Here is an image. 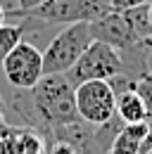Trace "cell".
Instances as JSON below:
<instances>
[{
    "mask_svg": "<svg viewBox=\"0 0 152 154\" xmlns=\"http://www.w3.org/2000/svg\"><path fill=\"white\" fill-rule=\"evenodd\" d=\"M5 123V102H2V97H0V126Z\"/></svg>",
    "mask_w": 152,
    "mask_h": 154,
    "instance_id": "cell-13",
    "label": "cell"
},
{
    "mask_svg": "<svg viewBox=\"0 0 152 154\" xmlns=\"http://www.w3.org/2000/svg\"><path fill=\"white\" fill-rule=\"evenodd\" d=\"M150 133V123L140 121V123H124L119 128V133L114 135V142L109 147V154H138L140 145L145 140V135Z\"/></svg>",
    "mask_w": 152,
    "mask_h": 154,
    "instance_id": "cell-9",
    "label": "cell"
},
{
    "mask_svg": "<svg viewBox=\"0 0 152 154\" xmlns=\"http://www.w3.org/2000/svg\"><path fill=\"white\" fill-rule=\"evenodd\" d=\"M112 0H43L38 7L19 14H31L50 24H74V21H95L109 14Z\"/></svg>",
    "mask_w": 152,
    "mask_h": 154,
    "instance_id": "cell-4",
    "label": "cell"
},
{
    "mask_svg": "<svg viewBox=\"0 0 152 154\" xmlns=\"http://www.w3.org/2000/svg\"><path fill=\"white\" fill-rule=\"evenodd\" d=\"M10 102L21 126L26 123L45 137H50L55 128L81 121L74 102V85L67 74H43L33 88L17 90V95L10 97Z\"/></svg>",
    "mask_w": 152,
    "mask_h": 154,
    "instance_id": "cell-1",
    "label": "cell"
},
{
    "mask_svg": "<svg viewBox=\"0 0 152 154\" xmlns=\"http://www.w3.org/2000/svg\"><path fill=\"white\" fill-rule=\"evenodd\" d=\"M0 154H2V147H0Z\"/></svg>",
    "mask_w": 152,
    "mask_h": 154,
    "instance_id": "cell-17",
    "label": "cell"
},
{
    "mask_svg": "<svg viewBox=\"0 0 152 154\" xmlns=\"http://www.w3.org/2000/svg\"><path fill=\"white\" fill-rule=\"evenodd\" d=\"M93 43L90 21L64 24L55 38L43 48V74H64L76 64L81 52Z\"/></svg>",
    "mask_w": 152,
    "mask_h": 154,
    "instance_id": "cell-2",
    "label": "cell"
},
{
    "mask_svg": "<svg viewBox=\"0 0 152 154\" xmlns=\"http://www.w3.org/2000/svg\"><path fill=\"white\" fill-rule=\"evenodd\" d=\"M116 116L124 123H140V121H150L152 109L145 102V97L135 88H131L116 95Z\"/></svg>",
    "mask_w": 152,
    "mask_h": 154,
    "instance_id": "cell-8",
    "label": "cell"
},
{
    "mask_svg": "<svg viewBox=\"0 0 152 154\" xmlns=\"http://www.w3.org/2000/svg\"><path fill=\"white\" fill-rule=\"evenodd\" d=\"M126 71V62L124 55L105 40H95L81 52V57L76 59V64L64 71L67 78L71 81V85H78L83 81H109L116 74Z\"/></svg>",
    "mask_w": 152,
    "mask_h": 154,
    "instance_id": "cell-3",
    "label": "cell"
},
{
    "mask_svg": "<svg viewBox=\"0 0 152 154\" xmlns=\"http://www.w3.org/2000/svg\"><path fill=\"white\" fill-rule=\"evenodd\" d=\"M43 0H19V10L17 12H29V10H33V7H38Z\"/></svg>",
    "mask_w": 152,
    "mask_h": 154,
    "instance_id": "cell-12",
    "label": "cell"
},
{
    "mask_svg": "<svg viewBox=\"0 0 152 154\" xmlns=\"http://www.w3.org/2000/svg\"><path fill=\"white\" fill-rule=\"evenodd\" d=\"M2 24H5V7L0 5V26H2Z\"/></svg>",
    "mask_w": 152,
    "mask_h": 154,
    "instance_id": "cell-14",
    "label": "cell"
},
{
    "mask_svg": "<svg viewBox=\"0 0 152 154\" xmlns=\"http://www.w3.org/2000/svg\"><path fill=\"white\" fill-rule=\"evenodd\" d=\"M147 12H150V21H152V0L147 2Z\"/></svg>",
    "mask_w": 152,
    "mask_h": 154,
    "instance_id": "cell-16",
    "label": "cell"
},
{
    "mask_svg": "<svg viewBox=\"0 0 152 154\" xmlns=\"http://www.w3.org/2000/svg\"><path fill=\"white\" fill-rule=\"evenodd\" d=\"M90 31H93L95 40L109 43L119 52H133L138 48H145L133 36V31H131V26H128V21H126V17H124V12H119V10H112L109 14L90 21Z\"/></svg>",
    "mask_w": 152,
    "mask_h": 154,
    "instance_id": "cell-7",
    "label": "cell"
},
{
    "mask_svg": "<svg viewBox=\"0 0 152 154\" xmlns=\"http://www.w3.org/2000/svg\"><path fill=\"white\" fill-rule=\"evenodd\" d=\"M24 40V29L19 26V24H2L0 26V62H2V57L14 48V45H19Z\"/></svg>",
    "mask_w": 152,
    "mask_h": 154,
    "instance_id": "cell-10",
    "label": "cell"
},
{
    "mask_svg": "<svg viewBox=\"0 0 152 154\" xmlns=\"http://www.w3.org/2000/svg\"><path fill=\"white\" fill-rule=\"evenodd\" d=\"M150 0H112L114 10H128V7H138V5H145Z\"/></svg>",
    "mask_w": 152,
    "mask_h": 154,
    "instance_id": "cell-11",
    "label": "cell"
},
{
    "mask_svg": "<svg viewBox=\"0 0 152 154\" xmlns=\"http://www.w3.org/2000/svg\"><path fill=\"white\" fill-rule=\"evenodd\" d=\"M74 102L78 119L90 126H102L116 116V95L109 81L97 78V81H83L74 85Z\"/></svg>",
    "mask_w": 152,
    "mask_h": 154,
    "instance_id": "cell-5",
    "label": "cell"
},
{
    "mask_svg": "<svg viewBox=\"0 0 152 154\" xmlns=\"http://www.w3.org/2000/svg\"><path fill=\"white\" fill-rule=\"evenodd\" d=\"M0 71L14 90H29L43 78V52L31 40H21L0 62Z\"/></svg>",
    "mask_w": 152,
    "mask_h": 154,
    "instance_id": "cell-6",
    "label": "cell"
},
{
    "mask_svg": "<svg viewBox=\"0 0 152 154\" xmlns=\"http://www.w3.org/2000/svg\"><path fill=\"white\" fill-rule=\"evenodd\" d=\"M147 76L152 78V52H150V64H147Z\"/></svg>",
    "mask_w": 152,
    "mask_h": 154,
    "instance_id": "cell-15",
    "label": "cell"
}]
</instances>
